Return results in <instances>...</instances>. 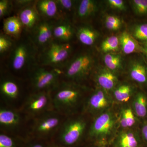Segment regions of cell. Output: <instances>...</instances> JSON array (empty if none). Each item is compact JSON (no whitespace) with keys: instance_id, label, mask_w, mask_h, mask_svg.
<instances>
[{"instance_id":"ffe728a7","label":"cell","mask_w":147,"mask_h":147,"mask_svg":"<svg viewBox=\"0 0 147 147\" xmlns=\"http://www.w3.org/2000/svg\"><path fill=\"white\" fill-rule=\"evenodd\" d=\"M109 103V98L103 90H97L90 96L87 108L89 111H97L108 107Z\"/></svg>"},{"instance_id":"5bb4252c","label":"cell","mask_w":147,"mask_h":147,"mask_svg":"<svg viewBox=\"0 0 147 147\" xmlns=\"http://www.w3.org/2000/svg\"><path fill=\"white\" fill-rule=\"evenodd\" d=\"M36 7L42 19L54 21L62 19L56 0H38Z\"/></svg>"},{"instance_id":"9c48e42d","label":"cell","mask_w":147,"mask_h":147,"mask_svg":"<svg viewBox=\"0 0 147 147\" xmlns=\"http://www.w3.org/2000/svg\"><path fill=\"white\" fill-rule=\"evenodd\" d=\"M57 112L48 111L35 121L33 131L37 136L44 137L52 133L59 125L61 118Z\"/></svg>"},{"instance_id":"74e56055","label":"cell","mask_w":147,"mask_h":147,"mask_svg":"<svg viewBox=\"0 0 147 147\" xmlns=\"http://www.w3.org/2000/svg\"><path fill=\"white\" fill-rule=\"evenodd\" d=\"M105 26L108 30L112 31H117L120 28V25H116V24H112L110 22L105 21Z\"/></svg>"},{"instance_id":"4fadbf2b","label":"cell","mask_w":147,"mask_h":147,"mask_svg":"<svg viewBox=\"0 0 147 147\" xmlns=\"http://www.w3.org/2000/svg\"><path fill=\"white\" fill-rule=\"evenodd\" d=\"M97 2L93 0H82L77 1L74 15V20L79 21L83 24L93 17L98 10Z\"/></svg>"},{"instance_id":"44dd1931","label":"cell","mask_w":147,"mask_h":147,"mask_svg":"<svg viewBox=\"0 0 147 147\" xmlns=\"http://www.w3.org/2000/svg\"><path fill=\"white\" fill-rule=\"evenodd\" d=\"M21 120L20 115L15 110L5 108L0 109V124L3 127L15 128L20 124Z\"/></svg>"},{"instance_id":"d590c367","label":"cell","mask_w":147,"mask_h":147,"mask_svg":"<svg viewBox=\"0 0 147 147\" xmlns=\"http://www.w3.org/2000/svg\"><path fill=\"white\" fill-rule=\"evenodd\" d=\"M107 2L113 9L119 10H124L126 9L124 1L122 0H108Z\"/></svg>"},{"instance_id":"4316f807","label":"cell","mask_w":147,"mask_h":147,"mask_svg":"<svg viewBox=\"0 0 147 147\" xmlns=\"http://www.w3.org/2000/svg\"><path fill=\"white\" fill-rule=\"evenodd\" d=\"M138 139L133 133L127 132L121 134L118 141V147H138Z\"/></svg>"},{"instance_id":"f1b7e54d","label":"cell","mask_w":147,"mask_h":147,"mask_svg":"<svg viewBox=\"0 0 147 147\" xmlns=\"http://www.w3.org/2000/svg\"><path fill=\"white\" fill-rule=\"evenodd\" d=\"M132 88L129 85H121L115 90L114 95L117 100L121 102H126L131 97Z\"/></svg>"},{"instance_id":"52a82bcc","label":"cell","mask_w":147,"mask_h":147,"mask_svg":"<svg viewBox=\"0 0 147 147\" xmlns=\"http://www.w3.org/2000/svg\"><path fill=\"white\" fill-rule=\"evenodd\" d=\"M24 110L32 115L42 114L53 108L52 93L50 91L35 92L27 98Z\"/></svg>"},{"instance_id":"cb8c5ba5","label":"cell","mask_w":147,"mask_h":147,"mask_svg":"<svg viewBox=\"0 0 147 147\" xmlns=\"http://www.w3.org/2000/svg\"><path fill=\"white\" fill-rule=\"evenodd\" d=\"M62 19L70 20V16L73 18L77 1L73 0H56Z\"/></svg>"},{"instance_id":"484cf974","label":"cell","mask_w":147,"mask_h":147,"mask_svg":"<svg viewBox=\"0 0 147 147\" xmlns=\"http://www.w3.org/2000/svg\"><path fill=\"white\" fill-rule=\"evenodd\" d=\"M119 47V39L118 37L112 36L108 37L103 40L100 45V50L105 54L113 53L117 51Z\"/></svg>"},{"instance_id":"e575fe53","label":"cell","mask_w":147,"mask_h":147,"mask_svg":"<svg viewBox=\"0 0 147 147\" xmlns=\"http://www.w3.org/2000/svg\"><path fill=\"white\" fill-rule=\"evenodd\" d=\"M13 1V9L18 12L24 7L29 5L33 2V0H15Z\"/></svg>"},{"instance_id":"b9f144b4","label":"cell","mask_w":147,"mask_h":147,"mask_svg":"<svg viewBox=\"0 0 147 147\" xmlns=\"http://www.w3.org/2000/svg\"><path fill=\"white\" fill-rule=\"evenodd\" d=\"M46 147H60L58 146H55V145H49V146H47Z\"/></svg>"},{"instance_id":"ba28073f","label":"cell","mask_w":147,"mask_h":147,"mask_svg":"<svg viewBox=\"0 0 147 147\" xmlns=\"http://www.w3.org/2000/svg\"><path fill=\"white\" fill-rule=\"evenodd\" d=\"M55 21L41 18L29 33V36L38 52L54 40L53 28Z\"/></svg>"},{"instance_id":"836d02e7","label":"cell","mask_w":147,"mask_h":147,"mask_svg":"<svg viewBox=\"0 0 147 147\" xmlns=\"http://www.w3.org/2000/svg\"><path fill=\"white\" fill-rule=\"evenodd\" d=\"M0 147H18L17 142L6 134H0Z\"/></svg>"},{"instance_id":"7a4b0ae2","label":"cell","mask_w":147,"mask_h":147,"mask_svg":"<svg viewBox=\"0 0 147 147\" xmlns=\"http://www.w3.org/2000/svg\"><path fill=\"white\" fill-rule=\"evenodd\" d=\"M83 89L76 83L62 81L51 92L53 108L63 115L70 114L83 94Z\"/></svg>"},{"instance_id":"d4e9b609","label":"cell","mask_w":147,"mask_h":147,"mask_svg":"<svg viewBox=\"0 0 147 147\" xmlns=\"http://www.w3.org/2000/svg\"><path fill=\"white\" fill-rule=\"evenodd\" d=\"M133 106L138 117L144 118L147 115V96L144 93L139 92L134 97Z\"/></svg>"},{"instance_id":"9a60e30c","label":"cell","mask_w":147,"mask_h":147,"mask_svg":"<svg viewBox=\"0 0 147 147\" xmlns=\"http://www.w3.org/2000/svg\"><path fill=\"white\" fill-rule=\"evenodd\" d=\"M144 57H139L130 63L129 73L130 78L134 82L147 86V61Z\"/></svg>"},{"instance_id":"ac0fdd59","label":"cell","mask_w":147,"mask_h":147,"mask_svg":"<svg viewBox=\"0 0 147 147\" xmlns=\"http://www.w3.org/2000/svg\"><path fill=\"white\" fill-rule=\"evenodd\" d=\"M95 79L102 89L106 91L111 90L114 89L118 82L117 77L115 73L106 67L98 69L95 75Z\"/></svg>"},{"instance_id":"7c38bea8","label":"cell","mask_w":147,"mask_h":147,"mask_svg":"<svg viewBox=\"0 0 147 147\" xmlns=\"http://www.w3.org/2000/svg\"><path fill=\"white\" fill-rule=\"evenodd\" d=\"M17 15L28 34L42 18L36 9V1L19 11Z\"/></svg>"},{"instance_id":"e0dca14e","label":"cell","mask_w":147,"mask_h":147,"mask_svg":"<svg viewBox=\"0 0 147 147\" xmlns=\"http://www.w3.org/2000/svg\"><path fill=\"white\" fill-rule=\"evenodd\" d=\"M75 28L76 37L79 42L87 46L94 45L99 35L96 30L87 23L82 24Z\"/></svg>"},{"instance_id":"f546056e","label":"cell","mask_w":147,"mask_h":147,"mask_svg":"<svg viewBox=\"0 0 147 147\" xmlns=\"http://www.w3.org/2000/svg\"><path fill=\"white\" fill-rule=\"evenodd\" d=\"M132 36L140 42H147V23L136 24L132 30Z\"/></svg>"},{"instance_id":"ab89813d","label":"cell","mask_w":147,"mask_h":147,"mask_svg":"<svg viewBox=\"0 0 147 147\" xmlns=\"http://www.w3.org/2000/svg\"><path fill=\"white\" fill-rule=\"evenodd\" d=\"M26 147H46L45 145L39 142H34L29 144Z\"/></svg>"},{"instance_id":"8fae6325","label":"cell","mask_w":147,"mask_h":147,"mask_svg":"<svg viewBox=\"0 0 147 147\" xmlns=\"http://www.w3.org/2000/svg\"><path fill=\"white\" fill-rule=\"evenodd\" d=\"M74 36L76 37V28L70 20L61 19L55 21L53 28L54 40L62 43H71Z\"/></svg>"},{"instance_id":"5b68a950","label":"cell","mask_w":147,"mask_h":147,"mask_svg":"<svg viewBox=\"0 0 147 147\" xmlns=\"http://www.w3.org/2000/svg\"><path fill=\"white\" fill-rule=\"evenodd\" d=\"M61 70L36 65L30 70L31 84L34 92L53 91L61 82Z\"/></svg>"},{"instance_id":"7402d4cb","label":"cell","mask_w":147,"mask_h":147,"mask_svg":"<svg viewBox=\"0 0 147 147\" xmlns=\"http://www.w3.org/2000/svg\"><path fill=\"white\" fill-rule=\"evenodd\" d=\"M0 92L3 97L8 100H15L19 96L20 88L13 79L6 78L2 79L0 84Z\"/></svg>"},{"instance_id":"6da1fadb","label":"cell","mask_w":147,"mask_h":147,"mask_svg":"<svg viewBox=\"0 0 147 147\" xmlns=\"http://www.w3.org/2000/svg\"><path fill=\"white\" fill-rule=\"evenodd\" d=\"M38 53V49L28 35L26 38L16 40L15 45L9 54V67L17 72L26 69L30 70L37 64Z\"/></svg>"},{"instance_id":"3957f363","label":"cell","mask_w":147,"mask_h":147,"mask_svg":"<svg viewBox=\"0 0 147 147\" xmlns=\"http://www.w3.org/2000/svg\"><path fill=\"white\" fill-rule=\"evenodd\" d=\"M71 43H62L54 40L38 52L37 64L50 67L61 71L72 56Z\"/></svg>"},{"instance_id":"83f0119b","label":"cell","mask_w":147,"mask_h":147,"mask_svg":"<svg viewBox=\"0 0 147 147\" xmlns=\"http://www.w3.org/2000/svg\"><path fill=\"white\" fill-rule=\"evenodd\" d=\"M16 40L3 32L0 34V54L1 56L9 54L15 45Z\"/></svg>"},{"instance_id":"1f68e13d","label":"cell","mask_w":147,"mask_h":147,"mask_svg":"<svg viewBox=\"0 0 147 147\" xmlns=\"http://www.w3.org/2000/svg\"><path fill=\"white\" fill-rule=\"evenodd\" d=\"M131 3L136 14L139 16H147V0H134Z\"/></svg>"},{"instance_id":"8992f818","label":"cell","mask_w":147,"mask_h":147,"mask_svg":"<svg viewBox=\"0 0 147 147\" xmlns=\"http://www.w3.org/2000/svg\"><path fill=\"white\" fill-rule=\"evenodd\" d=\"M86 125V122L81 118L66 121L62 126L59 135L61 144L64 147H70L76 144L82 137Z\"/></svg>"},{"instance_id":"603a6c76","label":"cell","mask_w":147,"mask_h":147,"mask_svg":"<svg viewBox=\"0 0 147 147\" xmlns=\"http://www.w3.org/2000/svg\"><path fill=\"white\" fill-rule=\"evenodd\" d=\"M105 67L114 73L121 70L123 67L121 56L114 53L105 54L103 57Z\"/></svg>"},{"instance_id":"8d00e7d4","label":"cell","mask_w":147,"mask_h":147,"mask_svg":"<svg viewBox=\"0 0 147 147\" xmlns=\"http://www.w3.org/2000/svg\"><path fill=\"white\" fill-rule=\"evenodd\" d=\"M105 21L110 22L112 24L121 26L122 22L119 18L114 15H108L105 18Z\"/></svg>"},{"instance_id":"d6a6232c","label":"cell","mask_w":147,"mask_h":147,"mask_svg":"<svg viewBox=\"0 0 147 147\" xmlns=\"http://www.w3.org/2000/svg\"><path fill=\"white\" fill-rule=\"evenodd\" d=\"M13 9V1L9 0L0 1V18H4L9 15Z\"/></svg>"},{"instance_id":"f35d334b","label":"cell","mask_w":147,"mask_h":147,"mask_svg":"<svg viewBox=\"0 0 147 147\" xmlns=\"http://www.w3.org/2000/svg\"><path fill=\"white\" fill-rule=\"evenodd\" d=\"M142 133L143 139L147 144V122L142 127Z\"/></svg>"},{"instance_id":"4dcf8cb0","label":"cell","mask_w":147,"mask_h":147,"mask_svg":"<svg viewBox=\"0 0 147 147\" xmlns=\"http://www.w3.org/2000/svg\"><path fill=\"white\" fill-rule=\"evenodd\" d=\"M135 123V117L132 110L130 108H127L122 113L121 124L123 127H130Z\"/></svg>"},{"instance_id":"277c9868","label":"cell","mask_w":147,"mask_h":147,"mask_svg":"<svg viewBox=\"0 0 147 147\" xmlns=\"http://www.w3.org/2000/svg\"><path fill=\"white\" fill-rule=\"evenodd\" d=\"M96 59L90 50L72 55L61 71L67 81L78 83L85 80L95 67Z\"/></svg>"},{"instance_id":"30bf717a","label":"cell","mask_w":147,"mask_h":147,"mask_svg":"<svg viewBox=\"0 0 147 147\" xmlns=\"http://www.w3.org/2000/svg\"><path fill=\"white\" fill-rule=\"evenodd\" d=\"M115 121L110 113H105L95 120L90 129L89 135L92 138H104L113 130Z\"/></svg>"},{"instance_id":"60d3db41","label":"cell","mask_w":147,"mask_h":147,"mask_svg":"<svg viewBox=\"0 0 147 147\" xmlns=\"http://www.w3.org/2000/svg\"><path fill=\"white\" fill-rule=\"evenodd\" d=\"M140 43L144 50V55H145V57H146V59L147 61V42H142V43L140 42Z\"/></svg>"},{"instance_id":"d6986e66","label":"cell","mask_w":147,"mask_h":147,"mask_svg":"<svg viewBox=\"0 0 147 147\" xmlns=\"http://www.w3.org/2000/svg\"><path fill=\"white\" fill-rule=\"evenodd\" d=\"M120 47L123 53L125 55L132 53H142L144 54V50L140 42L127 32H124L119 38Z\"/></svg>"},{"instance_id":"2e32d148","label":"cell","mask_w":147,"mask_h":147,"mask_svg":"<svg viewBox=\"0 0 147 147\" xmlns=\"http://www.w3.org/2000/svg\"><path fill=\"white\" fill-rule=\"evenodd\" d=\"M24 26L17 15L9 16L3 21V32L16 40L21 38Z\"/></svg>"}]
</instances>
